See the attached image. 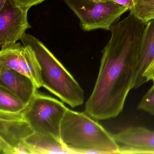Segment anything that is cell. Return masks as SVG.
<instances>
[{
    "label": "cell",
    "mask_w": 154,
    "mask_h": 154,
    "mask_svg": "<svg viewBox=\"0 0 154 154\" xmlns=\"http://www.w3.org/2000/svg\"><path fill=\"white\" fill-rule=\"evenodd\" d=\"M67 109L62 102L38 92L21 116L34 132L50 135L61 141L60 127Z\"/></svg>",
    "instance_id": "obj_4"
},
{
    "label": "cell",
    "mask_w": 154,
    "mask_h": 154,
    "mask_svg": "<svg viewBox=\"0 0 154 154\" xmlns=\"http://www.w3.org/2000/svg\"><path fill=\"white\" fill-rule=\"evenodd\" d=\"M45 1V0H16L20 6L29 9L33 6L40 4Z\"/></svg>",
    "instance_id": "obj_16"
},
{
    "label": "cell",
    "mask_w": 154,
    "mask_h": 154,
    "mask_svg": "<svg viewBox=\"0 0 154 154\" xmlns=\"http://www.w3.org/2000/svg\"><path fill=\"white\" fill-rule=\"evenodd\" d=\"M138 109L154 115V82L143 96L137 106Z\"/></svg>",
    "instance_id": "obj_15"
},
{
    "label": "cell",
    "mask_w": 154,
    "mask_h": 154,
    "mask_svg": "<svg viewBox=\"0 0 154 154\" xmlns=\"http://www.w3.org/2000/svg\"><path fill=\"white\" fill-rule=\"evenodd\" d=\"M60 140L71 154H119L113 134L85 112L69 109L61 122Z\"/></svg>",
    "instance_id": "obj_2"
},
{
    "label": "cell",
    "mask_w": 154,
    "mask_h": 154,
    "mask_svg": "<svg viewBox=\"0 0 154 154\" xmlns=\"http://www.w3.org/2000/svg\"><path fill=\"white\" fill-rule=\"evenodd\" d=\"M78 17L81 28L85 31L102 29L110 30L112 26L128 9L112 2H95L91 0H64Z\"/></svg>",
    "instance_id": "obj_5"
},
{
    "label": "cell",
    "mask_w": 154,
    "mask_h": 154,
    "mask_svg": "<svg viewBox=\"0 0 154 154\" xmlns=\"http://www.w3.org/2000/svg\"><path fill=\"white\" fill-rule=\"evenodd\" d=\"M130 13L146 25L154 19V0H133Z\"/></svg>",
    "instance_id": "obj_14"
},
{
    "label": "cell",
    "mask_w": 154,
    "mask_h": 154,
    "mask_svg": "<svg viewBox=\"0 0 154 154\" xmlns=\"http://www.w3.org/2000/svg\"><path fill=\"white\" fill-rule=\"evenodd\" d=\"M115 2L117 4L126 7L130 11L133 7V0H107Z\"/></svg>",
    "instance_id": "obj_18"
},
{
    "label": "cell",
    "mask_w": 154,
    "mask_h": 154,
    "mask_svg": "<svg viewBox=\"0 0 154 154\" xmlns=\"http://www.w3.org/2000/svg\"><path fill=\"white\" fill-rule=\"evenodd\" d=\"M154 61V19L144 28L138 52L133 89H137L145 83L144 74Z\"/></svg>",
    "instance_id": "obj_11"
},
{
    "label": "cell",
    "mask_w": 154,
    "mask_h": 154,
    "mask_svg": "<svg viewBox=\"0 0 154 154\" xmlns=\"http://www.w3.org/2000/svg\"><path fill=\"white\" fill-rule=\"evenodd\" d=\"M24 143L29 154H71L60 140L50 135L34 132Z\"/></svg>",
    "instance_id": "obj_12"
},
{
    "label": "cell",
    "mask_w": 154,
    "mask_h": 154,
    "mask_svg": "<svg viewBox=\"0 0 154 154\" xmlns=\"http://www.w3.org/2000/svg\"><path fill=\"white\" fill-rule=\"evenodd\" d=\"M146 24L130 13L111 28L98 77L84 112L96 120L116 118L133 89L138 52Z\"/></svg>",
    "instance_id": "obj_1"
},
{
    "label": "cell",
    "mask_w": 154,
    "mask_h": 154,
    "mask_svg": "<svg viewBox=\"0 0 154 154\" xmlns=\"http://www.w3.org/2000/svg\"><path fill=\"white\" fill-rule=\"evenodd\" d=\"M22 44L30 47L41 68L42 86L72 108L82 105L84 92L74 77L39 39L25 34Z\"/></svg>",
    "instance_id": "obj_3"
},
{
    "label": "cell",
    "mask_w": 154,
    "mask_h": 154,
    "mask_svg": "<svg viewBox=\"0 0 154 154\" xmlns=\"http://www.w3.org/2000/svg\"><path fill=\"white\" fill-rule=\"evenodd\" d=\"M29 9L20 6L16 0H5L0 7V47L7 48L21 40L31 26L28 21Z\"/></svg>",
    "instance_id": "obj_6"
},
{
    "label": "cell",
    "mask_w": 154,
    "mask_h": 154,
    "mask_svg": "<svg viewBox=\"0 0 154 154\" xmlns=\"http://www.w3.org/2000/svg\"><path fill=\"white\" fill-rule=\"evenodd\" d=\"M91 1L95 2H104L107 1V0H91Z\"/></svg>",
    "instance_id": "obj_19"
},
{
    "label": "cell",
    "mask_w": 154,
    "mask_h": 154,
    "mask_svg": "<svg viewBox=\"0 0 154 154\" xmlns=\"http://www.w3.org/2000/svg\"><path fill=\"white\" fill-rule=\"evenodd\" d=\"M0 87L27 105L38 92L34 82L26 75L0 64Z\"/></svg>",
    "instance_id": "obj_10"
},
{
    "label": "cell",
    "mask_w": 154,
    "mask_h": 154,
    "mask_svg": "<svg viewBox=\"0 0 154 154\" xmlns=\"http://www.w3.org/2000/svg\"><path fill=\"white\" fill-rule=\"evenodd\" d=\"M114 135L119 154H154V131L143 127H129Z\"/></svg>",
    "instance_id": "obj_9"
},
{
    "label": "cell",
    "mask_w": 154,
    "mask_h": 154,
    "mask_svg": "<svg viewBox=\"0 0 154 154\" xmlns=\"http://www.w3.org/2000/svg\"><path fill=\"white\" fill-rule=\"evenodd\" d=\"M0 64L31 79L38 89L42 86L40 66L33 49L17 43L0 51Z\"/></svg>",
    "instance_id": "obj_8"
},
{
    "label": "cell",
    "mask_w": 154,
    "mask_h": 154,
    "mask_svg": "<svg viewBox=\"0 0 154 154\" xmlns=\"http://www.w3.org/2000/svg\"><path fill=\"white\" fill-rule=\"evenodd\" d=\"M144 78L145 83L149 81H152L154 82V61L144 73Z\"/></svg>",
    "instance_id": "obj_17"
},
{
    "label": "cell",
    "mask_w": 154,
    "mask_h": 154,
    "mask_svg": "<svg viewBox=\"0 0 154 154\" xmlns=\"http://www.w3.org/2000/svg\"><path fill=\"white\" fill-rule=\"evenodd\" d=\"M27 105L7 90L0 87V112L19 113Z\"/></svg>",
    "instance_id": "obj_13"
},
{
    "label": "cell",
    "mask_w": 154,
    "mask_h": 154,
    "mask_svg": "<svg viewBox=\"0 0 154 154\" xmlns=\"http://www.w3.org/2000/svg\"><path fill=\"white\" fill-rule=\"evenodd\" d=\"M29 124L19 113L0 112V153L29 154L25 140L34 133Z\"/></svg>",
    "instance_id": "obj_7"
}]
</instances>
